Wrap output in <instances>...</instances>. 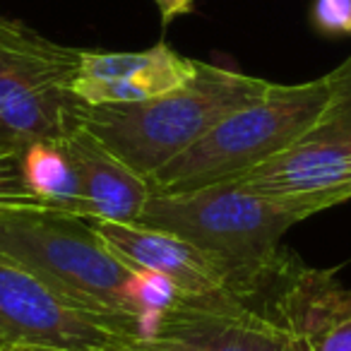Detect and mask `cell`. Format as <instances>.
<instances>
[{"label":"cell","instance_id":"obj_1","mask_svg":"<svg viewBox=\"0 0 351 351\" xmlns=\"http://www.w3.org/2000/svg\"><path fill=\"white\" fill-rule=\"evenodd\" d=\"M272 82L197 60L191 82L137 104H82L80 123L130 169L149 178L200 142L229 113L260 99Z\"/></svg>","mask_w":351,"mask_h":351},{"label":"cell","instance_id":"obj_2","mask_svg":"<svg viewBox=\"0 0 351 351\" xmlns=\"http://www.w3.org/2000/svg\"><path fill=\"white\" fill-rule=\"evenodd\" d=\"M332 70L301 84H269L248 106L229 113L200 142L152 173V195L188 193L236 181L282 154L313 125L332 92Z\"/></svg>","mask_w":351,"mask_h":351},{"label":"cell","instance_id":"obj_3","mask_svg":"<svg viewBox=\"0 0 351 351\" xmlns=\"http://www.w3.org/2000/svg\"><path fill=\"white\" fill-rule=\"evenodd\" d=\"M0 250L142 335L135 308L140 267L113 253L89 219L58 210L0 212Z\"/></svg>","mask_w":351,"mask_h":351},{"label":"cell","instance_id":"obj_4","mask_svg":"<svg viewBox=\"0 0 351 351\" xmlns=\"http://www.w3.org/2000/svg\"><path fill=\"white\" fill-rule=\"evenodd\" d=\"M137 221L221 255L260 284L282 260V236L303 219L245 191L239 181H224L188 193L152 195Z\"/></svg>","mask_w":351,"mask_h":351},{"label":"cell","instance_id":"obj_5","mask_svg":"<svg viewBox=\"0 0 351 351\" xmlns=\"http://www.w3.org/2000/svg\"><path fill=\"white\" fill-rule=\"evenodd\" d=\"M80 63L82 49L0 17V137L20 149L60 140L84 104L73 92Z\"/></svg>","mask_w":351,"mask_h":351},{"label":"cell","instance_id":"obj_6","mask_svg":"<svg viewBox=\"0 0 351 351\" xmlns=\"http://www.w3.org/2000/svg\"><path fill=\"white\" fill-rule=\"evenodd\" d=\"M332 77L330 99L313 125L282 154L236 178L301 219L351 200V56Z\"/></svg>","mask_w":351,"mask_h":351},{"label":"cell","instance_id":"obj_7","mask_svg":"<svg viewBox=\"0 0 351 351\" xmlns=\"http://www.w3.org/2000/svg\"><path fill=\"white\" fill-rule=\"evenodd\" d=\"M142 335L0 250V351H132Z\"/></svg>","mask_w":351,"mask_h":351},{"label":"cell","instance_id":"obj_8","mask_svg":"<svg viewBox=\"0 0 351 351\" xmlns=\"http://www.w3.org/2000/svg\"><path fill=\"white\" fill-rule=\"evenodd\" d=\"M277 267L245 293L183 301L145 344L159 351H306L279 301Z\"/></svg>","mask_w":351,"mask_h":351},{"label":"cell","instance_id":"obj_9","mask_svg":"<svg viewBox=\"0 0 351 351\" xmlns=\"http://www.w3.org/2000/svg\"><path fill=\"white\" fill-rule=\"evenodd\" d=\"M92 224L113 253L125 263L161 274L191 301H212L258 287L221 255L166 229L142 221L99 219Z\"/></svg>","mask_w":351,"mask_h":351},{"label":"cell","instance_id":"obj_10","mask_svg":"<svg viewBox=\"0 0 351 351\" xmlns=\"http://www.w3.org/2000/svg\"><path fill=\"white\" fill-rule=\"evenodd\" d=\"M195 73L197 60L186 58L166 44L137 53L82 51L73 92L89 106L137 104L183 87Z\"/></svg>","mask_w":351,"mask_h":351},{"label":"cell","instance_id":"obj_11","mask_svg":"<svg viewBox=\"0 0 351 351\" xmlns=\"http://www.w3.org/2000/svg\"><path fill=\"white\" fill-rule=\"evenodd\" d=\"M277 291L306 351H351V289L284 255L277 267Z\"/></svg>","mask_w":351,"mask_h":351},{"label":"cell","instance_id":"obj_12","mask_svg":"<svg viewBox=\"0 0 351 351\" xmlns=\"http://www.w3.org/2000/svg\"><path fill=\"white\" fill-rule=\"evenodd\" d=\"M68 154L80 176L87 202V219L137 221L152 197L149 181L116 156L92 130L77 121L63 135Z\"/></svg>","mask_w":351,"mask_h":351},{"label":"cell","instance_id":"obj_13","mask_svg":"<svg viewBox=\"0 0 351 351\" xmlns=\"http://www.w3.org/2000/svg\"><path fill=\"white\" fill-rule=\"evenodd\" d=\"M25 176L44 210H58L87 219V202L80 186V176L68 154L63 137L41 140L22 149Z\"/></svg>","mask_w":351,"mask_h":351},{"label":"cell","instance_id":"obj_14","mask_svg":"<svg viewBox=\"0 0 351 351\" xmlns=\"http://www.w3.org/2000/svg\"><path fill=\"white\" fill-rule=\"evenodd\" d=\"M44 210L41 200L27 183L22 149L0 137V212Z\"/></svg>","mask_w":351,"mask_h":351},{"label":"cell","instance_id":"obj_15","mask_svg":"<svg viewBox=\"0 0 351 351\" xmlns=\"http://www.w3.org/2000/svg\"><path fill=\"white\" fill-rule=\"evenodd\" d=\"M313 22L322 34L351 36V0H313Z\"/></svg>","mask_w":351,"mask_h":351},{"label":"cell","instance_id":"obj_16","mask_svg":"<svg viewBox=\"0 0 351 351\" xmlns=\"http://www.w3.org/2000/svg\"><path fill=\"white\" fill-rule=\"evenodd\" d=\"M154 3H156V8H159L161 22H164V25L173 22L176 17L191 15L193 12V0H154Z\"/></svg>","mask_w":351,"mask_h":351},{"label":"cell","instance_id":"obj_17","mask_svg":"<svg viewBox=\"0 0 351 351\" xmlns=\"http://www.w3.org/2000/svg\"><path fill=\"white\" fill-rule=\"evenodd\" d=\"M10 351H70V349H49V346H29V349H10Z\"/></svg>","mask_w":351,"mask_h":351},{"label":"cell","instance_id":"obj_18","mask_svg":"<svg viewBox=\"0 0 351 351\" xmlns=\"http://www.w3.org/2000/svg\"><path fill=\"white\" fill-rule=\"evenodd\" d=\"M132 351H159V349H154V346H149V344H145V341H142V344L137 346V349H132Z\"/></svg>","mask_w":351,"mask_h":351}]
</instances>
